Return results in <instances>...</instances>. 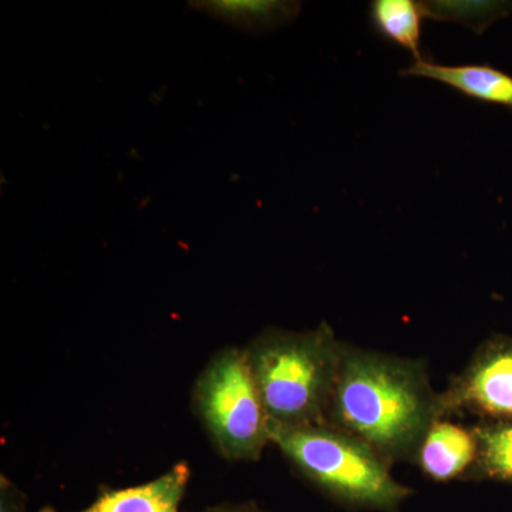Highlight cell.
<instances>
[{"label": "cell", "mask_w": 512, "mask_h": 512, "mask_svg": "<svg viewBox=\"0 0 512 512\" xmlns=\"http://www.w3.org/2000/svg\"><path fill=\"white\" fill-rule=\"evenodd\" d=\"M437 419L439 396L419 362L345 346L326 424L390 464L417 454Z\"/></svg>", "instance_id": "cell-1"}, {"label": "cell", "mask_w": 512, "mask_h": 512, "mask_svg": "<svg viewBox=\"0 0 512 512\" xmlns=\"http://www.w3.org/2000/svg\"><path fill=\"white\" fill-rule=\"evenodd\" d=\"M343 349L328 325L266 330L245 349L269 426L326 424Z\"/></svg>", "instance_id": "cell-2"}, {"label": "cell", "mask_w": 512, "mask_h": 512, "mask_svg": "<svg viewBox=\"0 0 512 512\" xmlns=\"http://www.w3.org/2000/svg\"><path fill=\"white\" fill-rule=\"evenodd\" d=\"M269 439L303 476L345 503L393 511L409 497L379 454L329 424L269 426Z\"/></svg>", "instance_id": "cell-3"}, {"label": "cell", "mask_w": 512, "mask_h": 512, "mask_svg": "<svg viewBox=\"0 0 512 512\" xmlns=\"http://www.w3.org/2000/svg\"><path fill=\"white\" fill-rule=\"evenodd\" d=\"M194 407L228 460H258L271 443L268 416L245 350L229 348L212 357L195 384Z\"/></svg>", "instance_id": "cell-4"}, {"label": "cell", "mask_w": 512, "mask_h": 512, "mask_svg": "<svg viewBox=\"0 0 512 512\" xmlns=\"http://www.w3.org/2000/svg\"><path fill=\"white\" fill-rule=\"evenodd\" d=\"M440 419L476 414L485 423H512V338L487 340L470 365L439 396Z\"/></svg>", "instance_id": "cell-5"}, {"label": "cell", "mask_w": 512, "mask_h": 512, "mask_svg": "<svg viewBox=\"0 0 512 512\" xmlns=\"http://www.w3.org/2000/svg\"><path fill=\"white\" fill-rule=\"evenodd\" d=\"M406 77L436 80L468 99L497 104L512 109V76L490 64L446 66L427 59L413 60L400 72Z\"/></svg>", "instance_id": "cell-6"}, {"label": "cell", "mask_w": 512, "mask_h": 512, "mask_svg": "<svg viewBox=\"0 0 512 512\" xmlns=\"http://www.w3.org/2000/svg\"><path fill=\"white\" fill-rule=\"evenodd\" d=\"M477 453V439L473 430L437 419L421 441L417 457L427 476L437 481H448L467 471L471 473Z\"/></svg>", "instance_id": "cell-7"}, {"label": "cell", "mask_w": 512, "mask_h": 512, "mask_svg": "<svg viewBox=\"0 0 512 512\" xmlns=\"http://www.w3.org/2000/svg\"><path fill=\"white\" fill-rule=\"evenodd\" d=\"M188 481L190 467L185 463L175 464L150 483L107 491L96 503L79 512H180ZM40 512L57 511L45 508Z\"/></svg>", "instance_id": "cell-8"}, {"label": "cell", "mask_w": 512, "mask_h": 512, "mask_svg": "<svg viewBox=\"0 0 512 512\" xmlns=\"http://www.w3.org/2000/svg\"><path fill=\"white\" fill-rule=\"evenodd\" d=\"M190 6L252 35L288 25L301 12V3L279 0H201Z\"/></svg>", "instance_id": "cell-9"}, {"label": "cell", "mask_w": 512, "mask_h": 512, "mask_svg": "<svg viewBox=\"0 0 512 512\" xmlns=\"http://www.w3.org/2000/svg\"><path fill=\"white\" fill-rule=\"evenodd\" d=\"M369 18L373 29L387 42L409 50L414 60L421 55V30L424 13L413 0H375L370 3Z\"/></svg>", "instance_id": "cell-10"}, {"label": "cell", "mask_w": 512, "mask_h": 512, "mask_svg": "<svg viewBox=\"0 0 512 512\" xmlns=\"http://www.w3.org/2000/svg\"><path fill=\"white\" fill-rule=\"evenodd\" d=\"M473 431L478 453L470 474L512 484V423H484Z\"/></svg>", "instance_id": "cell-11"}, {"label": "cell", "mask_w": 512, "mask_h": 512, "mask_svg": "<svg viewBox=\"0 0 512 512\" xmlns=\"http://www.w3.org/2000/svg\"><path fill=\"white\" fill-rule=\"evenodd\" d=\"M424 18L456 22L474 32H484L495 20L510 12L507 2H420Z\"/></svg>", "instance_id": "cell-12"}, {"label": "cell", "mask_w": 512, "mask_h": 512, "mask_svg": "<svg viewBox=\"0 0 512 512\" xmlns=\"http://www.w3.org/2000/svg\"><path fill=\"white\" fill-rule=\"evenodd\" d=\"M0 512H25L22 495L18 488L5 477H2V490H0Z\"/></svg>", "instance_id": "cell-13"}, {"label": "cell", "mask_w": 512, "mask_h": 512, "mask_svg": "<svg viewBox=\"0 0 512 512\" xmlns=\"http://www.w3.org/2000/svg\"><path fill=\"white\" fill-rule=\"evenodd\" d=\"M207 512H255L247 510V508H217V510H210Z\"/></svg>", "instance_id": "cell-14"}]
</instances>
